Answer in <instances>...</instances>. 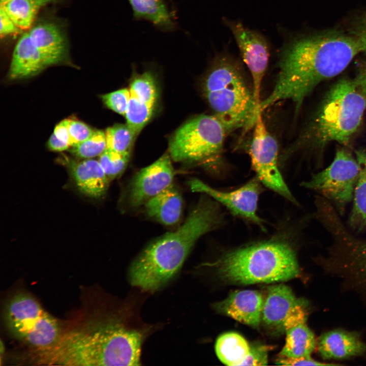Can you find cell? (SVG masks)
<instances>
[{
	"instance_id": "1",
	"label": "cell",
	"mask_w": 366,
	"mask_h": 366,
	"mask_svg": "<svg viewBox=\"0 0 366 366\" xmlns=\"http://www.w3.org/2000/svg\"><path fill=\"white\" fill-rule=\"evenodd\" d=\"M362 49L354 36L328 33L304 37L283 52L273 86L260 110L284 101L295 105L296 112L305 99L322 81L338 76Z\"/></svg>"
},
{
	"instance_id": "2",
	"label": "cell",
	"mask_w": 366,
	"mask_h": 366,
	"mask_svg": "<svg viewBox=\"0 0 366 366\" xmlns=\"http://www.w3.org/2000/svg\"><path fill=\"white\" fill-rule=\"evenodd\" d=\"M142 332L123 319L110 318L62 334L50 346L35 349L41 365H140Z\"/></svg>"
},
{
	"instance_id": "3",
	"label": "cell",
	"mask_w": 366,
	"mask_h": 366,
	"mask_svg": "<svg viewBox=\"0 0 366 366\" xmlns=\"http://www.w3.org/2000/svg\"><path fill=\"white\" fill-rule=\"evenodd\" d=\"M221 221L216 203L201 199L177 230L151 242L135 259L128 273L131 284L150 292L163 287L181 269L197 240Z\"/></svg>"
},
{
	"instance_id": "4",
	"label": "cell",
	"mask_w": 366,
	"mask_h": 366,
	"mask_svg": "<svg viewBox=\"0 0 366 366\" xmlns=\"http://www.w3.org/2000/svg\"><path fill=\"white\" fill-rule=\"evenodd\" d=\"M365 110L366 98L355 79H340L326 94L294 146L322 149L331 142L347 145Z\"/></svg>"
},
{
	"instance_id": "5",
	"label": "cell",
	"mask_w": 366,
	"mask_h": 366,
	"mask_svg": "<svg viewBox=\"0 0 366 366\" xmlns=\"http://www.w3.org/2000/svg\"><path fill=\"white\" fill-rule=\"evenodd\" d=\"M206 265L216 266L223 280L238 285L285 281L300 272L294 250L279 239L235 249Z\"/></svg>"
},
{
	"instance_id": "6",
	"label": "cell",
	"mask_w": 366,
	"mask_h": 366,
	"mask_svg": "<svg viewBox=\"0 0 366 366\" xmlns=\"http://www.w3.org/2000/svg\"><path fill=\"white\" fill-rule=\"evenodd\" d=\"M203 89L214 115L228 133L253 129L261 111L235 62L224 56L217 58L205 76Z\"/></svg>"
},
{
	"instance_id": "7",
	"label": "cell",
	"mask_w": 366,
	"mask_h": 366,
	"mask_svg": "<svg viewBox=\"0 0 366 366\" xmlns=\"http://www.w3.org/2000/svg\"><path fill=\"white\" fill-rule=\"evenodd\" d=\"M227 134L215 115H198L175 132L169 142L170 156L177 162L217 163L221 158Z\"/></svg>"
},
{
	"instance_id": "8",
	"label": "cell",
	"mask_w": 366,
	"mask_h": 366,
	"mask_svg": "<svg viewBox=\"0 0 366 366\" xmlns=\"http://www.w3.org/2000/svg\"><path fill=\"white\" fill-rule=\"evenodd\" d=\"M6 321L17 338L35 349L51 346L62 334L56 320L27 294H17L10 300Z\"/></svg>"
},
{
	"instance_id": "9",
	"label": "cell",
	"mask_w": 366,
	"mask_h": 366,
	"mask_svg": "<svg viewBox=\"0 0 366 366\" xmlns=\"http://www.w3.org/2000/svg\"><path fill=\"white\" fill-rule=\"evenodd\" d=\"M358 173L359 164L355 156L345 148H339L328 167L301 182V186L317 192L342 215L353 200Z\"/></svg>"
},
{
	"instance_id": "10",
	"label": "cell",
	"mask_w": 366,
	"mask_h": 366,
	"mask_svg": "<svg viewBox=\"0 0 366 366\" xmlns=\"http://www.w3.org/2000/svg\"><path fill=\"white\" fill-rule=\"evenodd\" d=\"M249 153L252 166L261 183L297 204L280 172L277 141L268 130L259 112L252 129Z\"/></svg>"
},
{
	"instance_id": "11",
	"label": "cell",
	"mask_w": 366,
	"mask_h": 366,
	"mask_svg": "<svg viewBox=\"0 0 366 366\" xmlns=\"http://www.w3.org/2000/svg\"><path fill=\"white\" fill-rule=\"evenodd\" d=\"M260 181L256 178L231 191L216 189L198 179H192L189 185L193 192L203 193L222 204L231 213L250 221L264 229L262 220L257 214L258 200L261 191Z\"/></svg>"
},
{
	"instance_id": "12",
	"label": "cell",
	"mask_w": 366,
	"mask_h": 366,
	"mask_svg": "<svg viewBox=\"0 0 366 366\" xmlns=\"http://www.w3.org/2000/svg\"><path fill=\"white\" fill-rule=\"evenodd\" d=\"M228 25L250 72L254 99L260 110L262 83L269 57L267 43L260 34L246 27L239 22H229Z\"/></svg>"
},
{
	"instance_id": "13",
	"label": "cell",
	"mask_w": 366,
	"mask_h": 366,
	"mask_svg": "<svg viewBox=\"0 0 366 366\" xmlns=\"http://www.w3.org/2000/svg\"><path fill=\"white\" fill-rule=\"evenodd\" d=\"M171 159L167 154L164 155L135 175L129 190L128 201L131 206L144 205L172 184L174 170Z\"/></svg>"
},
{
	"instance_id": "14",
	"label": "cell",
	"mask_w": 366,
	"mask_h": 366,
	"mask_svg": "<svg viewBox=\"0 0 366 366\" xmlns=\"http://www.w3.org/2000/svg\"><path fill=\"white\" fill-rule=\"evenodd\" d=\"M307 313L300 303L288 313L283 324L286 343L280 356L297 357L309 356L316 345L314 333L306 324Z\"/></svg>"
},
{
	"instance_id": "15",
	"label": "cell",
	"mask_w": 366,
	"mask_h": 366,
	"mask_svg": "<svg viewBox=\"0 0 366 366\" xmlns=\"http://www.w3.org/2000/svg\"><path fill=\"white\" fill-rule=\"evenodd\" d=\"M59 160L81 193L93 198H99L105 194L110 180L98 160L75 159L66 156Z\"/></svg>"
},
{
	"instance_id": "16",
	"label": "cell",
	"mask_w": 366,
	"mask_h": 366,
	"mask_svg": "<svg viewBox=\"0 0 366 366\" xmlns=\"http://www.w3.org/2000/svg\"><path fill=\"white\" fill-rule=\"evenodd\" d=\"M263 301L262 294L258 291L239 290L230 293L214 307L220 313L257 328L261 321Z\"/></svg>"
},
{
	"instance_id": "17",
	"label": "cell",
	"mask_w": 366,
	"mask_h": 366,
	"mask_svg": "<svg viewBox=\"0 0 366 366\" xmlns=\"http://www.w3.org/2000/svg\"><path fill=\"white\" fill-rule=\"evenodd\" d=\"M27 34L33 45L52 65L66 62L68 57L67 41L60 28L52 22L32 26Z\"/></svg>"
},
{
	"instance_id": "18",
	"label": "cell",
	"mask_w": 366,
	"mask_h": 366,
	"mask_svg": "<svg viewBox=\"0 0 366 366\" xmlns=\"http://www.w3.org/2000/svg\"><path fill=\"white\" fill-rule=\"evenodd\" d=\"M50 63L33 45L27 32L22 35L14 48L8 73L9 80H19L35 76Z\"/></svg>"
},
{
	"instance_id": "19",
	"label": "cell",
	"mask_w": 366,
	"mask_h": 366,
	"mask_svg": "<svg viewBox=\"0 0 366 366\" xmlns=\"http://www.w3.org/2000/svg\"><path fill=\"white\" fill-rule=\"evenodd\" d=\"M318 349L325 359H343L366 353V343L354 332L336 329L322 334L318 339Z\"/></svg>"
},
{
	"instance_id": "20",
	"label": "cell",
	"mask_w": 366,
	"mask_h": 366,
	"mask_svg": "<svg viewBox=\"0 0 366 366\" xmlns=\"http://www.w3.org/2000/svg\"><path fill=\"white\" fill-rule=\"evenodd\" d=\"M302 303L291 289L283 284L270 286L264 299L261 320L271 327H283L285 320L291 310Z\"/></svg>"
},
{
	"instance_id": "21",
	"label": "cell",
	"mask_w": 366,
	"mask_h": 366,
	"mask_svg": "<svg viewBox=\"0 0 366 366\" xmlns=\"http://www.w3.org/2000/svg\"><path fill=\"white\" fill-rule=\"evenodd\" d=\"M146 214L161 223L171 226L179 220L182 209V199L172 184L148 200L144 204Z\"/></svg>"
},
{
	"instance_id": "22",
	"label": "cell",
	"mask_w": 366,
	"mask_h": 366,
	"mask_svg": "<svg viewBox=\"0 0 366 366\" xmlns=\"http://www.w3.org/2000/svg\"><path fill=\"white\" fill-rule=\"evenodd\" d=\"M355 156L359 164V173L348 226L356 233H366V150H356Z\"/></svg>"
},
{
	"instance_id": "23",
	"label": "cell",
	"mask_w": 366,
	"mask_h": 366,
	"mask_svg": "<svg viewBox=\"0 0 366 366\" xmlns=\"http://www.w3.org/2000/svg\"><path fill=\"white\" fill-rule=\"evenodd\" d=\"M250 350L251 345L247 340L235 332L223 333L216 341V355L219 359L227 365H243Z\"/></svg>"
},
{
	"instance_id": "24",
	"label": "cell",
	"mask_w": 366,
	"mask_h": 366,
	"mask_svg": "<svg viewBox=\"0 0 366 366\" xmlns=\"http://www.w3.org/2000/svg\"><path fill=\"white\" fill-rule=\"evenodd\" d=\"M136 19H144L164 31L175 28V23L164 0H129Z\"/></svg>"
},
{
	"instance_id": "25",
	"label": "cell",
	"mask_w": 366,
	"mask_h": 366,
	"mask_svg": "<svg viewBox=\"0 0 366 366\" xmlns=\"http://www.w3.org/2000/svg\"><path fill=\"white\" fill-rule=\"evenodd\" d=\"M57 0H8L1 5L21 30L29 29L39 10Z\"/></svg>"
},
{
	"instance_id": "26",
	"label": "cell",
	"mask_w": 366,
	"mask_h": 366,
	"mask_svg": "<svg viewBox=\"0 0 366 366\" xmlns=\"http://www.w3.org/2000/svg\"><path fill=\"white\" fill-rule=\"evenodd\" d=\"M154 106L131 96L125 116L126 124L135 136L139 134L150 119Z\"/></svg>"
},
{
	"instance_id": "27",
	"label": "cell",
	"mask_w": 366,
	"mask_h": 366,
	"mask_svg": "<svg viewBox=\"0 0 366 366\" xmlns=\"http://www.w3.org/2000/svg\"><path fill=\"white\" fill-rule=\"evenodd\" d=\"M154 77L149 72L136 76L130 83L129 90L131 95L154 106L158 97V92Z\"/></svg>"
},
{
	"instance_id": "28",
	"label": "cell",
	"mask_w": 366,
	"mask_h": 366,
	"mask_svg": "<svg viewBox=\"0 0 366 366\" xmlns=\"http://www.w3.org/2000/svg\"><path fill=\"white\" fill-rule=\"evenodd\" d=\"M107 148L121 154L130 153L135 135L127 124H116L105 131Z\"/></svg>"
},
{
	"instance_id": "29",
	"label": "cell",
	"mask_w": 366,
	"mask_h": 366,
	"mask_svg": "<svg viewBox=\"0 0 366 366\" xmlns=\"http://www.w3.org/2000/svg\"><path fill=\"white\" fill-rule=\"evenodd\" d=\"M107 148L105 132L95 130L93 135L85 141L74 145L70 152L78 159H93L100 156Z\"/></svg>"
},
{
	"instance_id": "30",
	"label": "cell",
	"mask_w": 366,
	"mask_h": 366,
	"mask_svg": "<svg viewBox=\"0 0 366 366\" xmlns=\"http://www.w3.org/2000/svg\"><path fill=\"white\" fill-rule=\"evenodd\" d=\"M130 153L121 154L106 148L98 161L108 178L112 180L119 176L126 169Z\"/></svg>"
},
{
	"instance_id": "31",
	"label": "cell",
	"mask_w": 366,
	"mask_h": 366,
	"mask_svg": "<svg viewBox=\"0 0 366 366\" xmlns=\"http://www.w3.org/2000/svg\"><path fill=\"white\" fill-rule=\"evenodd\" d=\"M131 98L129 89L123 88L101 96L104 104L109 109L125 115Z\"/></svg>"
},
{
	"instance_id": "32",
	"label": "cell",
	"mask_w": 366,
	"mask_h": 366,
	"mask_svg": "<svg viewBox=\"0 0 366 366\" xmlns=\"http://www.w3.org/2000/svg\"><path fill=\"white\" fill-rule=\"evenodd\" d=\"M68 128L71 147L88 139L95 131L84 122L74 118H68Z\"/></svg>"
},
{
	"instance_id": "33",
	"label": "cell",
	"mask_w": 366,
	"mask_h": 366,
	"mask_svg": "<svg viewBox=\"0 0 366 366\" xmlns=\"http://www.w3.org/2000/svg\"><path fill=\"white\" fill-rule=\"evenodd\" d=\"M268 348L264 345H251L250 354L243 365H264L268 362Z\"/></svg>"
},
{
	"instance_id": "34",
	"label": "cell",
	"mask_w": 366,
	"mask_h": 366,
	"mask_svg": "<svg viewBox=\"0 0 366 366\" xmlns=\"http://www.w3.org/2000/svg\"><path fill=\"white\" fill-rule=\"evenodd\" d=\"M276 363L283 365H325L334 364L322 363L312 359L310 356L297 357L280 356Z\"/></svg>"
},
{
	"instance_id": "35",
	"label": "cell",
	"mask_w": 366,
	"mask_h": 366,
	"mask_svg": "<svg viewBox=\"0 0 366 366\" xmlns=\"http://www.w3.org/2000/svg\"><path fill=\"white\" fill-rule=\"evenodd\" d=\"M0 24L1 38L17 34L21 30L1 6L0 7Z\"/></svg>"
},
{
	"instance_id": "36",
	"label": "cell",
	"mask_w": 366,
	"mask_h": 366,
	"mask_svg": "<svg viewBox=\"0 0 366 366\" xmlns=\"http://www.w3.org/2000/svg\"><path fill=\"white\" fill-rule=\"evenodd\" d=\"M354 36L359 41L362 49V52L366 54V14L358 21L354 30ZM366 72V64L363 69Z\"/></svg>"
},
{
	"instance_id": "37",
	"label": "cell",
	"mask_w": 366,
	"mask_h": 366,
	"mask_svg": "<svg viewBox=\"0 0 366 366\" xmlns=\"http://www.w3.org/2000/svg\"><path fill=\"white\" fill-rule=\"evenodd\" d=\"M68 118L60 121L54 128L53 134L59 140L71 147L68 131Z\"/></svg>"
},
{
	"instance_id": "38",
	"label": "cell",
	"mask_w": 366,
	"mask_h": 366,
	"mask_svg": "<svg viewBox=\"0 0 366 366\" xmlns=\"http://www.w3.org/2000/svg\"><path fill=\"white\" fill-rule=\"evenodd\" d=\"M47 145L49 150L54 151H63L70 148L69 145L58 139L53 133L49 137Z\"/></svg>"
},
{
	"instance_id": "39",
	"label": "cell",
	"mask_w": 366,
	"mask_h": 366,
	"mask_svg": "<svg viewBox=\"0 0 366 366\" xmlns=\"http://www.w3.org/2000/svg\"><path fill=\"white\" fill-rule=\"evenodd\" d=\"M354 79L366 98V72L362 70Z\"/></svg>"
},
{
	"instance_id": "40",
	"label": "cell",
	"mask_w": 366,
	"mask_h": 366,
	"mask_svg": "<svg viewBox=\"0 0 366 366\" xmlns=\"http://www.w3.org/2000/svg\"><path fill=\"white\" fill-rule=\"evenodd\" d=\"M357 250L359 256L366 267V239L360 238L359 240Z\"/></svg>"
},
{
	"instance_id": "41",
	"label": "cell",
	"mask_w": 366,
	"mask_h": 366,
	"mask_svg": "<svg viewBox=\"0 0 366 366\" xmlns=\"http://www.w3.org/2000/svg\"><path fill=\"white\" fill-rule=\"evenodd\" d=\"M8 1V0H0V4H1V5L3 4L4 3H5L6 1Z\"/></svg>"
}]
</instances>
